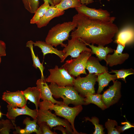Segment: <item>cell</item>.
I'll use <instances>...</instances> for the list:
<instances>
[{
	"label": "cell",
	"mask_w": 134,
	"mask_h": 134,
	"mask_svg": "<svg viewBox=\"0 0 134 134\" xmlns=\"http://www.w3.org/2000/svg\"><path fill=\"white\" fill-rule=\"evenodd\" d=\"M72 21L77 29L72 32L71 38L93 45L104 46L110 44L118 31L114 21L92 19L78 13L73 16Z\"/></svg>",
	"instance_id": "cell-1"
},
{
	"label": "cell",
	"mask_w": 134,
	"mask_h": 134,
	"mask_svg": "<svg viewBox=\"0 0 134 134\" xmlns=\"http://www.w3.org/2000/svg\"><path fill=\"white\" fill-rule=\"evenodd\" d=\"M39 106V109L53 110L56 115L64 118L70 123L73 134H79L75 128L74 121L76 117L83 109L82 105L72 107L64 104H55L51 102L43 100L40 102Z\"/></svg>",
	"instance_id": "cell-2"
},
{
	"label": "cell",
	"mask_w": 134,
	"mask_h": 134,
	"mask_svg": "<svg viewBox=\"0 0 134 134\" xmlns=\"http://www.w3.org/2000/svg\"><path fill=\"white\" fill-rule=\"evenodd\" d=\"M48 86L53 97L62 98L64 104L67 105L72 104L75 106L84 105V98L79 94L73 86L60 87L53 83Z\"/></svg>",
	"instance_id": "cell-3"
},
{
	"label": "cell",
	"mask_w": 134,
	"mask_h": 134,
	"mask_svg": "<svg viewBox=\"0 0 134 134\" xmlns=\"http://www.w3.org/2000/svg\"><path fill=\"white\" fill-rule=\"evenodd\" d=\"M76 27V24L72 21L58 24L49 30L45 38V42L56 47L60 45L65 47L67 44L63 43L68 39L70 32Z\"/></svg>",
	"instance_id": "cell-4"
},
{
	"label": "cell",
	"mask_w": 134,
	"mask_h": 134,
	"mask_svg": "<svg viewBox=\"0 0 134 134\" xmlns=\"http://www.w3.org/2000/svg\"><path fill=\"white\" fill-rule=\"evenodd\" d=\"M92 54L91 52L83 51L77 58L67 61L62 67L74 77H77L81 74H87L85 70L86 63Z\"/></svg>",
	"instance_id": "cell-5"
},
{
	"label": "cell",
	"mask_w": 134,
	"mask_h": 134,
	"mask_svg": "<svg viewBox=\"0 0 134 134\" xmlns=\"http://www.w3.org/2000/svg\"><path fill=\"white\" fill-rule=\"evenodd\" d=\"M50 75L45 79L46 82L56 84L58 86H73L74 77L70 74L62 67L56 65L54 68L48 70Z\"/></svg>",
	"instance_id": "cell-6"
},
{
	"label": "cell",
	"mask_w": 134,
	"mask_h": 134,
	"mask_svg": "<svg viewBox=\"0 0 134 134\" xmlns=\"http://www.w3.org/2000/svg\"><path fill=\"white\" fill-rule=\"evenodd\" d=\"M97 78V75L94 73H89L84 77H81L79 75L74 80L73 86L83 97L89 94H95L94 86Z\"/></svg>",
	"instance_id": "cell-7"
},
{
	"label": "cell",
	"mask_w": 134,
	"mask_h": 134,
	"mask_svg": "<svg viewBox=\"0 0 134 134\" xmlns=\"http://www.w3.org/2000/svg\"><path fill=\"white\" fill-rule=\"evenodd\" d=\"M37 123L45 122L51 129L58 125H62L66 128L69 134H73V130L69 122L67 120L63 119L56 116L49 110L39 109L38 110Z\"/></svg>",
	"instance_id": "cell-8"
},
{
	"label": "cell",
	"mask_w": 134,
	"mask_h": 134,
	"mask_svg": "<svg viewBox=\"0 0 134 134\" xmlns=\"http://www.w3.org/2000/svg\"><path fill=\"white\" fill-rule=\"evenodd\" d=\"M63 51L65 54L64 57V61L68 56L73 58H76L82 52H91V50L87 47L86 45L79 38H71V39L68 40V44Z\"/></svg>",
	"instance_id": "cell-9"
},
{
	"label": "cell",
	"mask_w": 134,
	"mask_h": 134,
	"mask_svg": "<svg viewBox=\"0 0 134 134\" xmlns=\"http://www.w3.org/2000/svg\"><path fill=\"white\" fill-rule=\"evenodd\" d=\"M75 8L78 13L92 19L109 21H114L115 18L111 17L110 13L106 10L91 8L84 4H81V6Z\"/></svg>",
	"instance_id": "cell-10"
},
{
	"label": "cell",
	"mask_w": 134,
	"mask_h": 134,
	"mask_svg": "<svg viewBox=\"0 0 134 134\" xmlns=\"http://www.w3.org/2000/svg\"><path fill=\"white\" fill-rule=\"evenodd\" d=\"M113 84L101 95V99L107 108L117 102L121 97V83L113 81Z\"/></svg>",
	"instance_id": "cell-11"
},
{
	"label": "cell",
	"mask_w": 134,
	"mask_h": 134,
	"mask_svg": "<svg viewBox=\"0 0 134 134\" xmlns=\"http://www.w3.org/2000/svg\"><path fill=\"white\" fill-rule=\"evenodd\" d=\"M2 99L12 107L23 108L26 105L27 100L22 91L11 92L7 91L3 93Z\"/></svg>",
	"instance_id": "cell-12"
},
{
	"label": "cell",
	"mask_w": 134,
	"mask_h": 134,
	"mask_svg": "<svg viewBox=\"0 0 134 134\" xmlns=\"http://www.w3.org/2000/svg\"><path fill=\"white\" fill-rule=\"evenodd\" d=\"M117 44L116 49H113L114 53L112 55L107 54L105 61L106 65L110 67L122 64L129 57V55L128 53H122L125 47Z\"/></svg>",
	"instance_id": "cell-13"
},
{
	"label": "cell",
	"mask_w": 134,
	"mask_h": 134,
	"mask_svg": "<svg viewBox=\"0 0 134 134\" xmlns=\"http://www.w3.org/2000/svg\"><path fill=\"white\" fill-rule=\"evenodd\" d=\"M7 112L6 115L9 119L11 120H15L16 117L21 115H26L32 117L33 119L37 118L38 112L36 109H32L26 105L23 108H19L18 107H12L9 104L7 105Z\"/></svg>",
	"instance_id": "cell-14"
},
{
	"label": "cell",
	"mask_w": 134,
	"mask_h": 134,
	"mask_svg": "<svg viewBox=\"0 0 134 134\" xmlns=\"http://www.w3.org/2000/svg\"><path fill=\"white\" fill-rule=\"evenodd\" d=\"M36 87L40 92L41 99L43 100H46L55 104L59 105L64 104L63 101H59L55 100L53 98L52 93L46 83L45 79L41 78L38 79L36 83Z\"/></svg>",
	"instance_id": "cell-15"
},
{
	"label": "cell",
	"mask_w": 134,
	"mask_h": 134,
	"mask_svg": "<svg viewBox=\"0 0 134 134\" xmlns=\"http://www.w3.org/2000/svg\"><path fill=\"white\" fill-rule=\"evenodd\" d=\"M37 119L31 120L30 118L27 117L23 121V124L26 125L24 129H21L20 127L15 126V131L14 134H29L35 133L37 134H42L39 126L37 124Z\"/></svg>",
	"instance_id": "cell-16"
},
{
	"label": "cell",
	"mask_w": 134,
	"mask_h": 134,
	"mask_svg": "<svg viewBox=\"0 0 134 134\" xmlns=\"http://www.w3.org/2000/svg\"><path fill=\"white\" fill-rule=\"evenodd\" d=\"M65 12L60 11L55 5L50 6L44 16L36 24L37 28H40L46 26L52 19L63 15Z\"/></svg>",
	"instance_id": "cell-17"
},
{
	"label": "cell",
	"mask_w": 134,
	"mask_h": 134,
	"mask_svg": "<svg viewBox=\"0 0 134 134\" xmlns=\"http://www.w3.org/2000/svg\"><path fill=\"white\" fill-rule=\"evenodd\" d=\"M85 69L88 71L89 73H94L97 75L105 72H108V67L101 65L98 58L91 56L87 61Z\"/></svg>",
	"instance_id": "cell-18"
},
{
	"label": "cell",
	"mask_w": 134,
	"mask_h": 134,
	"mask_svg": "<svg viewBox=\"0 0 134 134\" xmlns=\"http://www.w3.org/2000/svg\"><path fill=\"white\" fill-rule=\"evenodd\" d=\"M34 46L38 47L41 49L44 57L48 54H54L60 57L61 62H64V57L65 54L63 50H59L54 48L51 44L41 41H36L35 42H34Z\"/></svg>",
	"instance_id": "cell-19"
},
{
	"label": "cell",
	"mask_w": 134,
	"mask_h": 134,
	"mask_svg": "<svg viewBox=\"0 0 134 134\" xmlns=\"http://www.w3.org/2000/svg\"><path fill=\"white\" fill-rule=\"evenodd\" d=\"M134 29L130 27H127L119 32L114 42L125 47L126 44L134 41Z\"/></svg>",
	"instance_id": "cell-20"
},
{
	"label": "cell",
	"mask_w": 134,
	"mask_h": 134,
	"mask_svg": "<svg viewBox=\"0 0 134 134\" xmlns=\"http://www.w3.org/2000/svg\"><path fill=\"white\" fill-rule=\"evenodd\" d=\"M22 92L26 100L34 103L36 109L38 110L41 99V94L37 88L36 87H28Z\"/></svg>",
	"instance_id": "cell-21"
},
{
	"label": "cell",
	"mask_w": 134,
	"mask_h": 134,
	"mask_svg": "<svg viewBox=\"0 0 134 134\" xmlns=\"http://www.w3.org/2000/svg\"><path fill=\"white\" fill-rule=\"evenodd\" d=\"M97 81L98 83L99 87L97 94H100L103 91L104 88L107 86L111 81L117 79L116 74L111 75L108 72L98 74Z\"/></svg>",
	"instance_id": "cell-22"
},
{
	"label": "cell",
	"mask_w": 134,
	"mask_h": 134,
	"mask_svg": "<svg viewBox=\"0 0 134 134\" xmlns=\"http://www.w3.org/2000/svg\"><path fill=\"white\" fill-rule=\"evenodd\" d=\"M82 41L86 45L89 46L91 48L92 54H95L100 61L102 60L105 61L107 54L109 53H112L113 51V49L110 48L104 47L101 45L96 46L93 45L88 44Z\"/></svg>",
	"instance_id": "cell-23"
},
{
	"label": "cell",
	"mask_w": 134,
	"mask_h": 134,
	"mask_svg": "<svg viewBox=\"0 0 134 134\" xmlns=\"http://www.w3.org/2000/svg\"><path fill=\"white\" fill-rule=\"evenodd\" d=\"M85 97L84 105L92 103L96 104L103 110L107 108L102 101L101 99V95L100 94H89Z\"/></svg>",
	"instance_id": "cell-24"
},
{
	"label": "cell",
	"mask_w": 134,
	"mask_h": 134,
	"mask_svg": "<svg viewBox=\"0 0 134 134\" xmlns=\"http://www.w3.org/2000/svg\"><path fill=\"white\" fill-rule=\"evenodd\" d=\"M34 42L32 40L28 41L26 43V47L29 48L31 51L33 61V66L35 68H38L41 73V78L45 79L43 71L45 68L43 66V63H41L37 56H36L34 52L33 45Z\"/></svg>",
	"instance_id": "cell-25"
},
{
	"label": "cell",
	"mask_w": 134,
	"mask_h": 134,
	"mask_svg": "<svg viewBox=\"0 0 134 134\" xmlns=\"http://www.w3.org/2000/svg\"><path fill=\"white\" fill-rule=\"evenodd\" d=\"M47 1L51 5H54L53 0H43ZM25 9L30 13H34L38 8L39 0H22Z\"/></svg>",
	"instance_id": "cell-26"
},
{
	"label": "cell",
	"mask_w": 134,
	"mask_h": 134,
	"mask_svg": "<svg viewBox=\"0 0 134 134\" xmlns=\"http://www.w3.org/2000/svg\"><path fill=\"white\" fill-rule=\"evenodd\" d=\"M50 6L48 1H44V3L38 7L34 13V16L30 20V24H36L44 16Z\"/></svg>",
	"instance_id": "cell-27"
},
{
	"label": "cell",
	"mask_w": 134,
	"mask_h": 134,
	"mask_svg": "<svg viewBox=\"0 0 134 134\" xmlns=\"http://www.w3.org/2000/svg\"><path fill=\"white\" fill-rule=\"evenodd\" d=\"M81 0H61L58 4L55 5L62 11L70 8H77L81 5Z\"/></svg>",
	"instance_id": "cell-28"
},
{
	"label": "cell",
	"mask_w": 134,
	"mask_h": 134,
	"mask_svg": "<svg viewBox=\"0 0 134 134\" xmlns=\"http://www.w3.org/2000/svg\"><path fill=\"white\" fill-rule=\"evenodd\" d=\"M15 120L1 119L0 120V134H9L11 130L15 129Z\"/></svg>",
	"instance_id": "cell-29"
},
{
	"label": "cell",
	"mask_w": 134,
	"mask_h": 134,
	"mask_svg": "<svg viewBox=\"0 0 134 134\" xmlns=\"http://www.w3.org/2000/svg\"><path fill=\"white\" fill-rule=\"evenodd\" d=\"M134 70L132 68L122 69L119 70L111 69L109 73H114L116 75L117 79L120 78L126 82V78L128 76L134 74Z\"/></svg>",
	"instance_id": "cell-30"
},
{
	"label": "cell",
	"mask_w": 134,
	"mask_h": 134,
	"mask_svg": "<svg viewBox=\"0 0 134 134\" xmlns=\"http://www.w3.org/2000/svg\"><path fill=\"white\" fill-rule=\"evenodd\" d=\"M85 120L89 121L92 123L95 126V131L93 133V134H104L105 133L103 131L104 129L102 125L99 124V119L96 117H92L91 119L89 117H85Z\"/></svg>",
	"instance_id": "cell-31"
},
{
	"label": "cell",
	"mask_w": 134,
	"mask_h": 134,
	"mask_svg": "<svg viewBox=\"0 0 134 134\" xmlns=\"http://www.w3.org/2000/svg\"><path fill=\"white\" fill-rule=\"evenodd\" d=\"M117 122L115 120L108 119L105 123V126L107 129L108 134H120L115 126H117Z\"/></svg>",
	"instance_id": "cell-32"
},
{
	"label": "cell",
	"mask_w": 134,
	"mask_h": 134,
	"mask_svg": "<svg viewBox=\"0 0 134 134\" xmlns=\"http://www.w3.org/2000/svg\"><path fill=\"white\" fill-rule=\"evenodd\" d=\"M39 126L43 134H57V133L53 132L50 128L45 122H42L37 124Z\"/></svg>",
	"instance_id": "cell-33"
},
{
	"label": "cell",
	"mask_w": 134,
	"mask_h": 134,
	"mask_svg": "<svg viewBox=\"0 0 134 134\" xmlns=\"http://www.w3.org/2000/svg\"><path fill=\"white\" fill-rule=\"evenodd\" d=\"M121 124L124 125V126H117L116 127L117 130L120 133H123L126 130L134 127V126L128 121L122 123Z\"/></svg>",
	"instance_id": "cell-34"
},
{
	"label": "cell",
	"mask_w": 134,
	"mask_h": 134,
	"mask_svg": "<svg viewBox=\"0 0 134 134\" xmlns=\"http://www.w3.org/2000/svg\"><path fill=\"white\" fill-rule=\"evenodd\" d=\"M6 45L5 42L0 40V55L1 57L6 55Z\"/></svg>",
	"instance_id": "cell-35"
},
{
	"label": "cell",
	"mask_w": 134,
	"mask_h": 134,
	"mask_svg": "<svg viewBox=\"0 0 134 134\" xmlns=\"http://www.w3.org/2000/svg\"><path fill=\"white\" fill-rule=\"evenodd\" d=\"M55 127L54 128V129L55 130H58L61 131L63 134H69L67 131L66 129L64 128L63 126L62 125L57 126Z\"/></svg>",
	"instance_id": "cell-36"
},
{
	"label": "cell",
	"mask_w": 134,
	"mask_h": 134,
	"mask_svg": "<svg viewBox=\"0 0 134 134\" xmlns=\"http://www.w3.org/2000/svg\"><path fill=\"white\" fill-rule=\"evenodd\" d=\"M94 2L93 0H81V3L82 4L87 5Z\"/></svg>",
	"instance_id": "cell-37"
},
{
	"label": "cell",
	"mask_w": 134,
	"mask_h": 134,
	"mask_svg": "<svg viewBox=\"0 0 134 134\" xmlns=\"http://www.w3.org/2000/svg\"><path fill=\"white\" fill-rule=\"evenodd\" d=\"M53 4L54 5H56L59 4L61 1V0H53Z\"/></svg>",
	"instance_id": "cell-38"
},
{
	"label": "cell",
	"mask_w": 134,
	"mask_h": 134,
	"mask_svg": "<svg viewBox=\"0 0 134 134\" xmlns=\"http://www.w3.org/2000/svg\"><path fill=\"white\" fill-rule=\"evenodd\" d=\"M3 114L1 112L0 110V118L1 117L2 115Z\"/></svg>",
	"instance_id": "cell-39"
},
{
	"label": "cell",
	"mask_w": 134,
	"mask_h": 134,
	"mask_svg": "<svg viewBox=\"0 0 134 134\" xmlns=\"http://www.w3.org/2000/svg\"><path fill=\"white\" fill-rule=\"evenodd\" d=\"M1 56L0 55V64L1 62Z\"/></svg>",
	"instance_id": "cell-40"
},
{
	"label": "cell",
	"mask_w": 134,
	"mask_h": 134,
	"mask_svg": "<svg viewBox=\"0 0 134 134\" xmlns=\"http://www.w3.org/2000/svg\"><path fill=\"white\" fill-rule=\"evenodd\" d=\"M0 107H1V106H0Z\"/></svg>",
	"instance_id": "cell-41"
}]
</instances>
